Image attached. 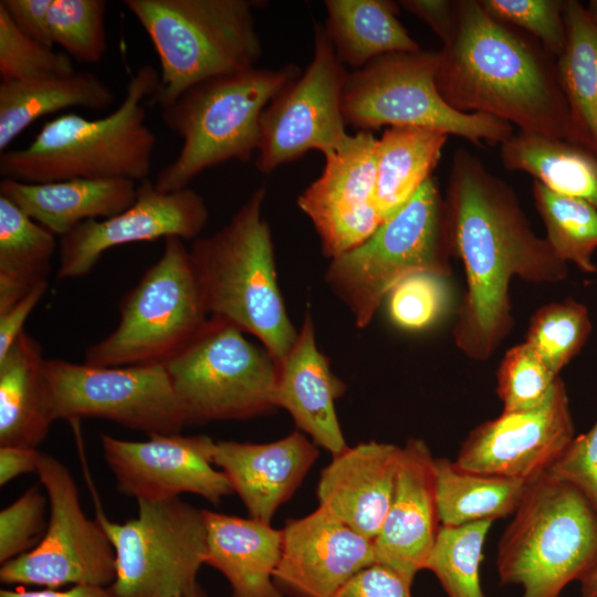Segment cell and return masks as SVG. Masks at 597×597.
I'll list each match as a JSON object with an SVG mask.
<instances>
[{"instance_id": "cell-1", "label": "cell", "mask_w": 597, "mask_h": 597, "mask_svg": "<svg viewBox=\"0 0 597 597\" xmlns=\"http://www.w3.org/2000/svg\"><path fill=\"white\" fill-rule=\"evenodd\" d=\"M444 202L451 252L467 282L454 343L468 358L484 362L514 325L513 279L557 283L568 268L534 232L514 190L465 149L453 155Z\"/></svg>"}, {"instance_id": "cell-2", "label": "cell", "mask_w": 597, "mask_h": 597, "mask_svg": "<svg viewBox=\"0 0 597 597\" xmlns=\"http://www.w3.org/2000/svg\"><path fill=\"white\" fill-rule=\"evenodd\" d=\"M439 52L438 91L460 113L486 114L520 130L573 142L557 59L535 38L455 1V27Z\"/></svg>"}, {"instance_id": "cell-3", "label": "cell", "mask_w": 597, "mask_h": 597, "mask_svg": "<svg viewBox=\"0 0 597 597\" xmlns=\"http://www.w3.org/2000/svg\"><path fill=\"white\" fill-rule=\"evenodd\" d=\"M256 189L231 220L195 240L189 255L209 316L255 336L279 365L293 347V326L277 284L272 233Z\"/></svg>"}, {"instance_id": "cell-4", "label": "cell", "mask_w": 597, "mask_h": 597, "mask_svg": "<svg viewBox=\"0 0 597 597\" xmlns=\"http://www.w3.org/2000/svg\"><path fill=\"white\" fill-rule=\"evenodd\" d=\"M159 82L153 65L140 66L126 85L121 105L107 116L90 119L62 114L43 124L24 148L0 156V175L21 182L66 179L148 178L156 135L146 125L142 102Z\"/></svg>"}, {"instance_id": "cell-5", "label": "cell", "mask_w": 597, "mask_h": 597, "mask_svg": "<svg viewBox=\"0 0 597 597\" xmlns=\"http://www.w3.org/2000/svg\"><path fill=\"white\" fill-rule=\"evenodd\" d=\"M300 74L294 64L254 66L200 82L161 108L164 124L182 145L158 172L155 187L163 192L184 189L209 168L249 161L258 150L263 111Z\"/></svg>"}, {"instance_id": "cell-6", "label": "cell", "mask_w": 597, "mask_h": 597, "mask_svg": "<svg viewBox=\"0 0 597 597\" xmlns=\"http://www.w3.org/2000/svg\"><path fill=\"white\" fill-rule=\"evenodd\" d=\"M150 39L160 73L151 102L161 108L206 80L254 67L262 55L253 1L124 0Z\"/></svg>"}, {"instance_id": "cell-7", "label": "cell", "mask_w": 597, "mask_h": 597, "mask_svg": "<svg viewBox=\"0 0 597 597\" xmlns=\"http://www.w3.org/2000/svg\"><path fill=\"white\" fill-rule=\"evenodd\" d=\"M597 563V513L573 485L543 474L527 483L498 546L504 585L522 597H559Z\"/></svg>"}, {"instance_id": "cell-8", "label": "cell", "mask_w": 597, "mask_h": 597, "mask_svg": "<svg viewBox=\"0 0 597 597\" xmlns=\"http://www.w3.org/2000/svg\"><path fill=\"white\" fill-rule=\"evenodd\" d=\"M446 202L432 176L362 244L332 259L325 280L366 327L391 289L417 272L451 275Z\"/></svg>"}, {"instance_id": "cell-9", "label": "cell", "mask_w": 597, "mask_h": 597, "mask_svg": "<svg viewBox=\"0 0 597 597\" xmlns=\"http://www.w3.org/2000/svg\"><path fill=\"white\" fill-rule=\"evenodd\" d=\"M118 314L116 327L86 348L85 364H165L200 332L210 316L182 239H165L160 258L121 298Z\"/></svg>"}, {"instance_id": "cell-10", "label": "cell", "mask_w": 597, "mask_h": 597, "mask_svg": "<svg viewBox=\"0 0 597 597\" xmlns=\"http://www.w3.org/2000/svg\"><path fill=\"white\" fill-rule=\"evenodd\" d=\"M438 64V51L420 49L381 55L348 73L342 98L346 125L366 132L384 125L426 128L478 146L501 144L514 133L507 122L448 105L436 83Z\"/></svg>"}, {"instance_id": "cell-11", "label": "cell", "mask_w": 597, "mask_h": 597, "mask_svg": "<svg viewBox=\"0 0 597 597\" xmlns=\"http://www.w3.org/2000/svg\"><path fill=\"white\" fill-rule=\"evenodd\" d=\"M165 366L187 426L248 419L275 408L277 364L223 318L210 316Z\"/></svg>"}, {"instance_id": "cell-12", "label": "cell", "mask_w": 597, "mask_h": 597, "mask_svg": "<svg viewBox=\"0 0 597 597\" xmlns=\"http://www.w3.org/2000/svg\"><path fill=\"white\" fill-rule=\"evenodd\" d=\"M138 514L124 523L102 512L97 521L115 551L109 597H181L197 584L207 554L203 510L179 498L139 500Z\"/></svg>"}, {"instance_id": "cell-13", "label": "cell", "mask_w": 597, "mask_h": 597, "mask_svg": "<svg viewBox=\"0 0 597 597\" xmlns=\"http://www.w3.org/2000/svg\"><path fill=\"white\" fill-rule=\"evenodd\" d=\"M49 502V522L40 543L0 567L6 585L107 588L115 579V551L100 524L81 507L70 470L55 457L42 453L36 471Z\"/></svg>"}, {"instance_id": "cell-14", "label": "cell", "mask_w": 597, "mask_h": 597, "mask_svg": "<svg viewBox=\"0 0 597 597\" xmlns=\"http://www.w3.org/2000/svg\"><path fill=\"white\" fill-rule=\"evenodd\" d=\"M54 420L102 418L150 434L187 426L165 364L101 367L46 359Z\"/></svg>"}, {"instance_id": "cell-15", "label": "cell", "mask_w": 597, "mask_h": 597, "mask_svg": "<svg viewBox=\"0 0 597 597\" xmlns=\"http://www.w3.org/2000/svg\"><path fill=\"white\" fill-rule=\"evenodd\" d=\"M348 73L322 25L315 27L313 57L306 70L265 107L260 121L255 167L270 174L317 149L324 157L352 139L342 112Z\"/></svg>"}, {"instance_id": "cell-16", "label": "cell", "mask_w": 597, "mask_h": 597, "mask_svg": "<svg viewBox=\"0 0 597 597\" xmlns=\"http://www.w3.org/2000/svg\"><path fill=\"white\" fill-rule=\"evenodd\" d=\"M214 442L207 436L150 434L144 441L101 434L105 461L117 490L146 501L202 496L217 505L233 493L226 474L214 468Z\"/></svg>"}, {"instance_id": "cell-17", "label": "cell", "mask_w": 597, "mask_h": 597, "mask_svg": "<svg viewBox=\"0 0 597 597\" xmlns=\"http://www.w3.org/2000/svg\"><path fill=\"white\" fill-rule=\"evenodd\" d=\"M574 437L566 386L558 378L541 406L502 412L472 429L454 462L465 470L528 483L547 472Z\"/></svg>"}, {"instance_id": "cell-18", "label": "cell", "mask_w": 597, "mask_h": 597, "mask_svg": "<svg viewBox=\"0 0 597 597\" xmlns=\"http://www.w3.org/2000/svg\"><path fill=\"white\" fill-rule=\"evenodd\" d=\"M209 219L203 198L193 189L159 191L149 178L138 182L135 202L107 218L80 223L59 240L56 277L88 274L101 256L114 247L159 238H197Z\"/></svg>"}, {"instance_id": "cell-19", "label": "cell", "mask_w": 597, "mask_h": 597, "mask_svg": "<svg viewBox=\"0 0 597 597\" xmlns=\"http://www.w3.org/2000/svg\"><path fill=\"white\" fill-rule=\"evenodd\" d=\"M376 144L371 132L325 156L322 174L298 196L325 256L334 259L366 241L384 222L375 206Z\"/></svg>"}, {"instance_id": "cell-20", "label": "cell", "mask_w": 597, "mask_h": 597, "mask_svg": "<svg viewBox=\"0 0 597 597\" xmlns=\"http://www.w3.org/2000/svg\"><path fill=\"white\" fill-rule=\"evenodd\" d=\"M274 583L283 596L334 597L358 572L376 564L374 542L325 509L287 520Z\"/></svg>"}, {"instance_id": "cell-21", "label": "cell", "mask_w": 597, "mask_h": 597, "mask_svg": "<svg viewBox=\"0 0 597 597\" xmlns=\"http://www.w3.org/2000/svg\"><path fill=\"white\" fill-rule=\"evenodd\" d=\"M434 458L422 439L407 440L392 500L374 538L376 563L413 583L426 569L439 525Z\"/></svg>"}, {"instance_id": "cell-22", "label": "cell", "mask_w": 597, "mask_h": 597, "mask_svg": "<svg viewBox=\"0 0 597 597\" xmlns=\"http://www.w3.org/2000/svg\"><path fill=\"white\" fill-rule=\"evenodd\" d=\"M317 457L315 443L295 431L268 443L216 441L212 459L241 499L249 517L271 523Z\"/></svg>"}, {"instance_id": "cell-23", "label": "cell", "mask_w": 597, "mask_h": 597, "mask_svg": "<svg viewBox=\"0 0 597 597\" xmlns=\"http://www.w3.org/2000/svg\"><path fill=\"white\" fill-rule=\"evenodd\" d=\"M401 450L369 441L334 455L321 472L318 506L374 541L392 500Z\"/></svg>"}, {"instance_id": "cell-24", "label": "cell", "mask_w": 597, "mask_h": 597, "mask_svg": "<svg viewBox=\"0 0 597 597\" xmlns=\"http://www.w3.org/2000/svg\"><path fill=\"white\" fill-rule=\"evenodd\" d=\"M344 391L345 384L317 347L314 324L306 313L293 347L277 365L274 406L285 409L301 431L334 457L348 448L335 409Z\"/></svg>"}, {"instance_id": "cell-25", "label": "cell", "mask_w": 597, "mask_h": 597, "mask_svg": "<svg viewBox=\"0 0 597 597\" xmlns=\"http://www.w3.org/2000/svg\"><path fill=\"white\" fill-rule=\"evenodd\" d=\"M138 182L123 178H75L29 184L3 178L0 196L57 238L80 223L111 218L130 207Z\"/></svg>"}, {"instance_id": "cell-26", "label": "cell", "mask_w": 597, "mask_h": 597, "mask_svg": "<svg viewBox=\"0 0 597 597\" xmlns=\"http://www.w3.org/2000/svg\"><path fill=\"white\" fill-rule=\"evenodd\" d=\"M206 564L229 582L231 597H284L274 583L282 552V528L252 517L203 510Z\"/></svg>"}, {"instance_id": "cell-27", "label": "cell", "mask_w": 597, "mask_h": 597, "mask_svg": "<svg viewBox=\"0 0 597 597\" xmlns=\"http://www.w3.org/2000/svg\"><path fill=\"white\" fill-rule=\"evenodd\" d=\"M46 358L23 331L0 358V446L36 448L54 420Z\"/></svg>"}, {"instance_id": "cell-28", "label": "cell", "mask_w": 597, "mask_h": 597, "mask_svg": "<svg viewBox=\"0 0 597 597\" xmlns=\"http://www.w3.org/2000/svg\"><path fill=\"white\" fill-rule=\"evenodd\" d=\"M113 91L94 73L74 71L27 81L0 83V150L36 119L70 107L92 111L113 105Z\"/></svg>"}, {"instance_id": "cell-29", "label": "cell", "mask_w": 597, "mask_h": 597, "mask_svg": "<svg viewBox=\"0 0 597 597\" xmlns=\"http://www.w3.org/2000/svg\"><path fill=\"white\" fill-rule=\"evenodd\" d=\"M565 45L557 57L573 142L597 151V0H565Z\"/></svg>"}, {"instance_id": "cell-30", "label": "cell", "mask_w": 597, "mask_h": 597, "mask_svg": "<svg viewBox=\"0 0 597 597\" xmlns=\"http://www.w3.org/2000/svg\"><path fill=\"white\" fill-rule=\"evenodd\" d=\"M500 158L505 169L526 172L548 189L597 209V151L519 129L500 144Z\"/></svg>"}, {"instance_id": "cell-31", "label": "cell", "mask_w": 597, "mask_h": 597, "mask_svg": "<svg viewBox=\"0 0 597 597\" xmlns=\"http://www.w3.org/2000/svg\"><path fill=\"white\" fill-rule=\"evenodd\" d=\"M325 8L324 29L343 64L362 69L385 54L420 50L392 1L326 0Z\"/></svg>"}, {"instance_id": "cell-32", "label": "cell", "mask_w": 597, "mask_h": 597, "mask_svg": "<svg viewBox=\"0 0 597 597\" xmlns=\"http://www.w3.org/2000/svg\"><path fill=\"white\" fill-rule=\"evenodd\" d=\"M448 137L437 130L394 126L377 138L375 206L383 221L432 177Z\"/></svg>"}, {"instance_id": "cell-33", "label": "cell", "mask_w": 597, "mask_h": 597, "mask_svg": "<svg viewBox=\"0 0 597 597\" xmlns=\"http://www.w3.org/2000/svg\"><path fill=\"white\" fill-rule=\"evenodd\" d=\"M440 524L457 526L514 514L527 483L465 470L454 460L434 458Z\"/></svg>"}, {"instance_id": "cell-34", "label": "cell", "mask_w": 597, "mask_h": 597, "mask_svg": "<svg viewBox=\"0 0 597 597\" xmlns=\"http://www.w3.org/2000/svg\"><path fill=\"white\" fill-rule=\"evenodd\" d=\"M56 237L0 196V313L46 281Z\"/></svg>"}, {"instance_id": "cell-35", "label": "cell", "mask_w": 597, "mask_h": 597, "mask_svg": "<svg viewBox=\"0 0 597 597\" xmlns=\"http://www.w3.org/2000/svg\"><path fill=\"white\" fill-rule=\"evenodd\" d=\"M532 190L546 231L545 239L555 255L565 263H574L583 272H596L593 254L597 249V209L535 180Z\"/></svg>"}, {"instance_id": "cell-36", "label": "cell", "mask_w": 597, "mask_h": 597, "mask_svg": "<svg viewBox=\"0 0 597 597\" xmlns=\"http://www.w3.org/2000/svg\"><path fill=\"white\" fill-rule=\"evenodd\" d=\"M492 523L440 526L426 569L436 575L448 597H484L480 565Z\"/></svg>"}, {"instance_id": "cell-37", "label": "cell", "mask_w": 597, "mask_h": 597, "mask_svg": "<svg viewBox=\"0 0 597 597\" xmlns=\"http://www.w3.org/2000/svg\"><path fill=\"white\" fill-rule=\"evenodd\" d=\"M586 306L567 298L540 307L530 320L525 343L558 376L591 333Z\"/></svg>"}, {"instance_id": "cell-38", "label": "cell", "mask_w": 597, "mask_h": 597, "mask_svg": "<svg viewBox=\"0 0 597 597\" xmlns=\"http://www.w3.org/2000/svg\"><path fill=\"white\" fill-rule=\"evenodd\" d=\"M106 6L104 0H52L49 11L52 44L78 62H100L107 50Z\"/></svg>"}, {"instance_id": "cell-39", "label": "cell", "mask_w": 597, "mask_h": 597, "mask_svg": "<svg viewBox=\"0 0 597 597\" xmlns=\"http://www.w3.org/2000/svg\"><path fill=\"white\" fill-rule=\"evenodd\" d=\"M449 277L417 272L398 282L386 297L391 323L407 332H421L439 323L453 306Z\"/></svg>"}, {"instance_id": "cell-40", "label": "cell", "mask_w": 597, "mask_h": 597, "mask_svg": "<svg viewBox=\"0 0 597 597\" xmlns=\"http://www.w3.org/2000/svg\"><path fill=\"white\" fill-rule=\"evenodd\" d=\"M559 376L555 375L525 342L504 354L496 373V392L502 412L534 409L552 394Z\"/></svg>"}, {"instance_id": "cell-41", "label": "cell", "mask_w": 597, "mask_h": 597, "mask_svg": "<svg viewBox=\"0 0 597 597\" xmlns=\"http://www.w3.org/2000/svg\"><path fill=\"white\" fill-rule=\"evenodd\" d=\"M71 57L22 33L0 6L1 82L27 81L74 72Z\"/></svg>"}, {"instance_id": "cell-42", "label": "cell", "mask_w": 597, "mask_h": 597, "mask_svg": "<svg viewBox=\"0 0 597 597\" xmlns=\"http://www.w3.org/2000/svg\"><path fill=\"white\" fill-rule=\"evenodd\" d=\"M495 19L541 42L556 59L565 45L563 0H480Z\"/></svg>"}, {"instance_id": "cell-43", "label": "cell", "mask_w": 597, "mask_h": 597, "mask_svg": "<svg viewBox=\"0 0 597 597\" xmlns=\"http://www.w3.org/2000/svg\"><path fill=\"white\" fill-rule=\"evenodd\" d=\"M48 496L30 488L0 512V564L32 551L45 530Z\"/></svg>"}, {"instance_id": "cell-44", "label": "cell", "mask_w": 597, "mask_h": 597, "mask_svg": "<svg viewBox=\"0 0 597 597\" xmlns=\"http://www.w3.org/2000/svg\"><path fill=\"white\" fill-rule=\"evenodd\" d=\"M546 474L576 488L597 513V420L574 437Z\"/></svg>"}, {"instance_id": "cell-45", "label": "cell", "mask_w": 597, "mask_h": 597, "mask_svg": "<svg viewBox=\"0 0 597 597\" xmlns=\"http://www.w3.org/2000/svg\"><path fill=\"white\" fill-rule=\"evenodd\" d=\"M411 585L391 568L376 563L353 576L334 597H412Z\"/></svg>"}, {"instance_id": "cell-46", "label": "cell", "mask_w": 597, "mask_h": 597, "mask_svg": "<svg viewBox=\"0 0 597 597\" xmlns=\"http://www.w3.org/2000/svg\"><path fill=\"white\" fill-rule=\"evenodd\" d=\"M52 0H1L14 25L31 39L52 46L49 31V11Z\"/></svg>"}, {"instance_id": "cell-47", "label": "cell", "mask_w": 597, "mask_h": 597, "mask_svg": "<svg viewBox=\"0 0 597 597\" xmlns=\"http://www.w3.org/2000/svg\"><path fill=\"white\" fill-rule=\"evenodd\" d=\"M49 282L42 281L32 286L21 298L0 313V358L6 355L18 336L24 331L23 325L42 300Z\"/></svg>"}, {"instance_id": "cell-48", "label": "cell", "mask_w": 597, "mask_h": 597, "mask_svg": "<svg viewBox=\"0 0 597 597\" xmlns=\"http://www.w3.org/2000/svg\"><path fill=\"white\" fill-rule=\"evenodd\" d=\"M400 6L416 15L446 43L455 27V1L449 0H401Z\"/></svg>"}, {"instance_id": "cell-49", "label": "cell", "mask_w": 597, "mask_h": 597, "mask_svg": "<svg viewBox=\"0 0 597 597\" xmlns=\"http://www.w3.org/2000/svg\"><path fill=\"white\" fill-rule=\"evenodd\" d=\"M41 454L36 448L0 446V485L21 474L36 473Z\"/></svg>"}, {"instance_id": "cell-50", "label": "cell", "mask_w": 597, "mask_h": 597, "mask_svg": "<svg viewBox=\"0 0 597 597\" xmlns=\"http://www.w3.org/2000/svg\"><path fill=\"white\" fill-rule=\"evenodd\" d=\"M0 597H109L107 589L94 586H72L67 589L45 588L28 590L24 588L1 589Z\"/></svg>"}, {"instance_id": "cell-51", "label": "cell", "mask_w": 597, "mask_h": 597, "mask_svg": "<svg viewBox=\"0 0 597 597\" xmlns=\"http://www.w3.org/2000/svg\"><path fill=\"white\" fill-rule=\"evenodd\" d=\"M582 597H597V563L580 579Z\"/></svg>"}, {"instance_id": "cell-52", "label": "cell", "mask_w": 597, "mask_h": 597, "mask_svg": "<svg viewBox=\"0 0 597 597\" xmlns=\"http://www.w3.org/2000/svg\"><path fill=\"white\" fill-rule=\"evenodd\" d=\"M181 597H207V595L198 583L190 591H188L186 595Z\"/></svg>"}]
</instances>
